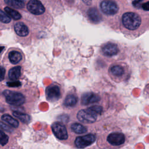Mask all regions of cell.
Instances as JSON below:
<instances>
[{"label": "cell", "instance_id": "1", "mask_svg": "<svg viewBox=\"0 0 149 149\" xmlns=\"http://www.w3.org/2000/svg\"><path fill=\"white\" fill-rule=\"evenodd\" d=\"M149 27V15L142 10L126 9L121 13L118 28L124 36L133 40L145 33Z\"/></svg>", "mask_w": 149, "mask_h": 149}, {"label": "cell", "instance_id": "2", "mask_svg": "<svg viewBox=\"0 0 149 149\" xmlns=\"http://www.w3.org/2000/svg\"><path fill=\"white\" fill-rule=\"evenodd\" d=\"M27 10L40 20V24L49 27L53 23V19L49 9L44 2L38 0H30L26 4Z\"/></svg>", "mask_w": 149, "mask_h": 149}, {"label": "cell", "instance_id": "3", "mask_svg": "<svg viewBox=\"0 0 149 149\" xmlns=\"http://www.w3.org/2000/svg\"><path fill=\"white\" fill-rule=\"evenodd\" d=\"M98 10L103 19H118L124 10L120 1L113 0H102L98 2Z\"/></svg>", "mask_w": 149, "mask_h": 149}, {"label": "cell", "instance_id": "4", "mask_svg": "<svg viewBox=\"0 0 149 149\" xmlns=\"http://www.w3.org/2000/svg\"><path fill=\"white\" fill-rule=\"evenodd\" d=\"M108 76L116 83L126 81L130 77V70L127 63L116 62L111 63L108 69Z\"/></svg>", "mask_w": 149, "mask_h": 149}, {"label": "cell", "instance_id": "5", "mask_svg": "<svg viewBox=\"0 0 149 149\" xmlns=\"http://www.w3.org/2000/svg\"><path fill=\"white\" fill-rule=\"evenodd\" d=\"M63 94V88L61 85L57 82H52L47 86L45 90V98L51 103L59 101L62 98Z\"/></svg>", "mask_w": 149, "mask_h": 149}, {"label": "cell", "instance_id": "6", "mask_svg": "<svg viewBox=\"0 0 149 149\" xmlns=\"http://www.w3.org/2000/svg\"><path fill=\"white\" fill-rule=\"evenodd\" d=\"M100 53L105 58L112 59L121 53V46L116 42L107 41L100 47Z\"/></svg>", "mask_w": 149, "mask_h": 149}, {"label": "cell", "instance_id": "7", "mask_svg": "<svg viewBox=\"0 0 149 149\" xmlns=\"http://www.w3.org/2000/svg\"><path fill=\"white\" fill-rule=\"evenodd\" d=\"M3 93L5 96L6 101L12 105L20 107L26 102V97L22 93L5 90Z\"/></svg>", "mask_w": 149, "mask_h": 149}, {"label": "cell", "instance_id": "8", "mask_svg": "<svg viewBox=\"0 0 149 149\" xmlns=\"http://www.w3.org/2000/svg\"><path fill=\"white\" fill-rule=\"evenodd\" d=\"M98 116V115L93 111L90 107L79 110L76 115V118L79 121L86 124L94 123Z\"/></svg>", "mask_w": 149, "mask_h": 149}, {"label": "cell", "instance_id": "9", "mask_svg": "<svg viewBox=\"0 0 149 149\" xmlns=\"http://www.w3.org/2000/svg\"><path fill=\"white\" fill-rule=\"evenodd\" d=\"M107 143L112 147H119L123 145L126 141L125 135L120 132H112L106 137Z\"/></svg>", "mask_w": 149, "mask_h": 149}, {"label": "cell", "instance_id": "10", "mask_svg": "<svg viewBox=\"0 0 149 149\" xmlns=\"http://www.w3.org/2000/svg\"><path fill=\"white\" fill-rule=\"evenodd\" d=\"M52 131L55 136L59 140H65L68 137L66 127L59 122H54L51 125Z\"/></svg>", "mask_w": 149, "mask_h": 149}, {"label": "cell", "instance_id": "11", "mask_svg": "<svg viewBox=\"0 0 149 149\" xmlns=\"http://www.w3.org/2000/svg\"><path fill=\"white\" fill-rule=\"evenodd\" d=\"M85 15L88 21L93 24H98L103 20L101 13L98 8L95 6L87 8L86 10Z\"/></svg>", "mask_w": 149, "mask_h": 149}, {"label": "cell", "instance_id": "12", "mask_svg": "<svg viewBox=\"0 0 149 149\" xmlns=\"http://www.w3.org/2000/svg\"><path fill=\"white\" fill-rule=\"evenodd\" d=\"M96 140L94 134L89 133L83 136L76 137L74 140V144L76 147L79 148H83L91 145Z\"/></svg>", "mask_w": 149, "mask_h": 149}, {"label": "cell", "instance_id": "13", "mask_svg": "<svg viewBox=\"0 0 149 149\" xmlns=\"http://www.w3.org/2000/svg\"><path fill=\"white\" fill-rule=\"evenodd\" d=\"M101 100L100 96L93 92H87L83 93L81 96V104L83 105H87L91 104H94L99 102Z\"/></svg>", "mask_w": 149, "mask_h": 149}, {"label": "cell", "instance_id": "14", "mask_svg": "<svg viewBox=\"0 0 149 149\" xmlns=\"http://www.w3.org/2000/svg\"><path fill=\"white\" fill-rule=\"evenodd\" d=\"M79 97L76 93L73 91L68 92L63 101V105L66 108L74 107L79 102Z\"/></svg>", "mask_w": 149, "mask_h": 149}, {"label": "cell", "instance_id": "15", "mask_svg": "<svg viewBox=\"0 0 149 149\" xmlns=\"http://www.w3.org/2000/svg\"><path fill=\"white\" fill-rule=\"evenodd\" d=\"M14 30L16 34L21 37H26L30 34L29 28L25 23L22 22H19L15 24Z\"/></svg>", "mask_w": 149, "mask_h": 149}, {"label": "cell", "instance_id": "16", "mask_svg": "<svg viewBox=\"0 0 149 149\" xmlns=\"http://www.w3.org/2000/svg\"><path fill=\"white\" fill-rule=\"evenodd\" d=\"M8 58L12 64L16 65L23 61V55L21 52L13 50L9 52L8 54Z\"/></svg>", "mask_w": 149, "mask_h": 149}, {"label": "cell", "instance_id": "17", "mask_svg": "<svg viewBox=\"0 0 149 149\" xmlns=\"http://www.w3.org/2000/svg\"><path fill=\"white\" fill-rule=\"evenodd\" d=\"M21 70L22 68L20 66H15L11 68L8 72L9 78L11 80L16 81L21 75Z\"/></svg>", "mask_w": 149, "mask_h": 149}, {"label": "cell", "instance_id": "18", "mask_svg": "<svg viewBox=\"0 0 149 149\" xmlns=\"http://www.w3.org/2000/svg\"><path fill=\"white\" fill-rule=\"evenodd\" d=\"M70 128L73 132L76 134H83L87 132V129L86 126L77 122L72 123L70 126Z\"/></svg>", "mask_w": 149, "mask_h": 149}, {"label": "cell", "instance_id": "19", "mask_svg": "<svg viewBox=\"0 0 149 149\" xmlns=\"http://www.w3.org/2000/svg\"><path fill=\"white\" fill-rule=\"evenodd\" d=\"M1 119L2 120L5 121L7 123H8L10 126H11L12 127H13L15 128L17 127L19 125V123L18 122V120L17 119L13 118L9 115H7V114L3 115L1 117Z\"/></svg>", "mask_w": 149, "mask_h": 149}, {"label": "cell", "instance_id": "20", "mask_svg": "<svg viewBox=\"0 0 149 149\" xmlns=\"http://www.w3.org/2000/svg\"><path fill=\"white\" fill-rule=\"evenodd\" d=\"M5 11L6 13V15L10 18L11 17L14 20H19L22 17V15H20V13L18 11H17L15 9H13L9 8V7H8V6L5 7Z\"/></svg>", "mask_w": 149, "mask_h": 149}, {"label": "cell", "instance_id": "21", "mask_svg": "<svg viewBox=\"0 0 149 149\" xmlns=\"http://www.w3.org/2000/svg\"><path fill=\"white\" fill-rule=\"evenodd\" d=\"M13 115L24 123H28L31 120L30 115L24 113L20 112L19 111H14L13 112Z\"/></svg>", "mask_w": 149, "mask_h": 149}, {"label": "cell", "instance_id": "22", "mask_svg": "<svg viewBox=\"0 0 149 149\" xmlns=\"http://www.w3.org/2000/svg\"><path fill=\"white\" fill-rule=\"evenodd\" d=\"M5 2L7 5L12 6L16 9H22L24 8L26 4L25 2L23 1H12V0H7L5 1Z\"/></svg>", "mask_w": 149, "mask_h": 149}, {"label": "cell", "instance_id": "23", "mask_svg": "<svg viewBox=\"0 0 149 149\" xmlns=\"http://www.w3.org/2000/svg\"><path fill=\"white\" fill-rule=\"evenodd\" d=\"M9 140V137L3 132L0 130V144L2 146H5Z\"/></svg>", "mask_w": 149, "mask_h": 149}, {"label": "cell", "instance_id": "24", "mask_svg": "<svg viewBox=\"0 0 149 149\" xmlns=\"http://www.w3.org/2000/svg\"><path fill=\"white\" fill-rule=\"evenodd\" d=\"M0 21L4 23H8L11 21V19L1 9H0Z\"/></svg>", "mask_w": 149, "mask_h": 149}, {"label": "cell", "instance_id": "25", "mask_svg": "<svg viewBox=\"0 0 149 149\" xmlns=\"http://www.w3.org/2000/svg\"><path fill=\"white\" fill-rule=\"evenodd\" d=\"M90 108L98 115H101L103 112V107L99 105H93L90 106Z\"/></svg>", "mask_w": 149, "mask_h": 149}, {"label": "cell", "instance_id": "26", "mask_svg": "<svg viewBox=\"0 0 149 149\" xmlns=\"http://www.w3.org/2000/svg\"><path fill=\"white\" fill-rule=\"evenodd\" d=\"M144 1H134L132 2L133 6L135 9L141 10V5Z\"/></svg>", "mask_w": 149, "mask_h": 149}, {"label": "cell", "instance_id": "27", "mask_svg": "<svg viewBox=\"0 0 149 149\" xmlns=\"http://www.w3.org/2000/svg\"><path fill=\"white\" fill-rule=\"evenodd\" d=\"M0 127L2 128L3 130L9 132H10L12 131V129L9 126L3 123L2 122H0Z\"/></svg>", "mask_w": 149, "mask_h": 149}, {"label": "cell", "instance_id": "28", "mask_svg": "<svg viewBox=\"0 0 149 149\" xmlns=\"http://www.w3.org/2000/svg\"><path fill=\"white\" fill-rule=\"evenodd\" d=\"M141 10L144 11V12H148V10H149V2L147 1H144L142 3V5H141Z\"/></svg>", "mask_w": 149, "mask_h": 149}, {"label": "cell", "instance_id": "29", "mask_svg": "<svg viewBox=\"0 0 149 149\" xmlns=\"http://www.w3.org/2000/svg\"><path fill=\"white\" fill-rule=\"evenodd\" d=\"M7 85L9 87H18L21 85V83L19 81H15L13 82L7 83Z\"/></svg>", "mask_w": 149, "mask_h": 149}, {"label": "cell", "instance_id": "30", "mask_svg": "<svg viewBox=\"0 0 149 149\" xmlns=\"http://www.w3.org/2000/svg\"><path fill=\"white\" fill-rule=\"evenodd\" d=\"M5 73V69L3 67L0 66V81L4 79Z\"/></svg>", "mask_w": 149, "mask_h": 149}, {"label": "cell", "instance_id": "31", "mask_svg": "<svg viewBox=\"0 0 149 149\" xmlns=\"http://www.w3.org/2000/svg\"><path fill=\"white\" fill-rule=\"evenodd\" d=\"M4 48V47H0V53L1 52V51H2V49Z\"/></svg>", "mask_w": 149, "mask_h": 149}]
</instances>
